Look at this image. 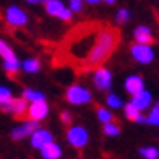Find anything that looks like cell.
<instances>
[{"label":"cell","instance_id":"obj_1","mask_svg":"<svg viewBox=\"0 0 159 159\" xmlns=\"http://www.w3.org/2000/svg\"><path fill=\"white\" fill-rule=\"evenodd\" d=\"M119 46V31L114 28H102L93 39V44L86 54L84 63L88 67H101Z\"/></svg>","mask_w":159,"mask_h":159},{"label":"cell","instance_id":"obj_2","mask_svg":"<svg viewBox=\"0 0 159 159\" xmlns=\"http://www.w3.org/2000/svg\"><path fill=\"white\" fill-rule=\"evenodd\" d=\"M65 99L73 106H83L91 101V91L81 84H73L65 93Z\"/></svg>","mask_w":159,"mask_h":159},{"label":"cell","instance_id":"obj_3","mask_svg":"<svg viewBox=\"0 0 159 159\" xmlns=\"http://www.w3.org/2000/svg\"><path fill=\"white\" fill-rule=\"evenodd\" d=\"M89 140V135H88V130L81 125H73L68 128L67 132V141L71 144L73 148H83L88 144Z\"/></svg>","mask_w":159,"mask_h":159},{"label":"cell","instance_id":"obj_4","mask_svg":"<svg viewBox=\"0 0 159 159\" xmlns=\"http://www.w3.org/2000/svg\"><path fill=\"white\" fill-rule=\"evenodd\" d=\"M130 54H132V57L138 62V63H151L154 60V50L151 49L149 44H138V42H135V44H132V47H130Z\"/></svg>","mask_w":159,"mask_h":159},{"label":"cell","instance_id":"obj_5","mask_svg":"<svg viewBox=\"0 0 159 159\" xmlns=\"http://www.w3.org/2000/svg\"><path fill=\"white\" fill-rule=\"evenodd\" d=\"M0 109H2L3 112L11 114L13 117L21 119L23 115H26L28 106H26V101H25L23 98H10L7 102L0 104Z\"/></svg>","mask_w":159,"mask_h":159},{"label":"cell","instance_id":"obj_6","mask_svg":"<svg viewBox=\"0 0 159 159\" xmlns=\"http://www.w3.org/2000/svg\"><path fill=\"white\" fill-rule=\"evenodd\" d=\"M46 11L50 16H55L62 21H70L71 16H73V13L70 11V8L65 7L63 2H60V0H47L46 2Z\"/></svg>","mask_w":159,"mask_h":159},{"label":"cell","instance_id":"obj_7","mask_svg":"<svg viewBox=\"0 0 159 159\" xmlns=\"http://www.w3.org/2000/svg\"><path fill=\"white\" fill-rule=\"evenodd\" d=\"M5 20L7 23L13 28H21V26H26L28 25V15L16 5H11L7 8L5 11Z\"/></svg>","mask_w":159,"mask_h":159},{"label":"cell","instance_id":"obj_8","mask_svg":"<svg viewBox=\"0 0 159 159\" xmlns=\"http://www.w3.org/2000/svg\"><path fill=\"white\" fill-rule=\"evenodd\" d=\"M93 83L99 91H109L112 86V73L106 67H98L93 73Z\"/></svg>","mask_w":159,"mask_h":159},{"label":"cell","instance_id":"obj_9","mask_svg":"<svg viewBox=\"0 0 159 159\" xmlns=\"http://www.w3.org/2000/svg\"><path fill=\"white\" fill-rule=\"evenodd\" d=\"M26 114H28V117H30V120H36V122L44 120L47 117V114H49V106L46 102V99L31 102L30 107H28V111H26Z\"/></svg>","mask_w":159,"mask_h":159},{"label":"cell","instance_id":"obj_10","mask_svg":"<svg viewBox=\"0 0 159 159\" xmlns=\"http://www.w3.org/2000/svg\"><path fill=\"white\" fill-rule=\"evenodd\" d=\"M38 128H39V122L26 120L21 125H18V127H15L11 130V140H15V141L25 140L26 136H31V133L34 132V130H38Z\"/></svg>","mask_w":159,"mask_h":159},{"label":"cell","instance_id":"obj_11","mask_svg":"<svg viewBox=\"0 0 159 159\" xmlns=\"http://www.w3.org/2000/svg\"><path fill=\"white\" fill-rule=\"evenodd\" d=\"M30 138H31V146L36 148V149H41L42 146H46L47 143L54 141L52 133H50L49 130H46V128H38V130H34V132L31 133Z\"/></svg>","mask_w":159,"mask_h":159},{"label":"cell","instance_id":"obj_12","mask_svg":"<svg viewBox=\"0 0 159 159\" xmlns=\"http://www.w3.org/2000/svg\"><path fill=\"white\" fill-rule=\"evenodd\" d=\"M130 102H132L140 112H143V111H146V109H149V107H151V102H153V96H151L149 91L143 89V91L138 93V94L132 96V101H130Z\"/></svg>","mask_w":159,"mask_h":159},{"label":"cell","instance_id":"obj_13","mask_svg":"<svg viewBox=\"0 0 159 159\" xmlns=\"http://www.w3.org/2000/svg\"><path fill=\"white\" fill-rule=\"evenodd\" d=\"M133 39L135 42H138V44H153L154 41V36H153V31H151L149 26H136L135 31H133Z\"/></svg>","mask_w":159,"mask_h":159},{"label":"cell","instance_id":"obj_14","mask_svg":"<svg viewBox=\"0 0 159 159\" xmlns=\"http://www.w3.org/2000/svg\"><path fill=\"white\" fill-rule=\"evenodd\" d=\"M144 89V81L140 75H130L127 80H125V91L128 94H138L140 91Z\"/></svg>","mask_w":159,"mask_h":159},{"label":"cell","instance_id":"obj_15","mask_svg":"<svg viewBox=\"0 0 159 159\" xmlns=\"http://www.w3.org/2000/svg\"><path fill=\"white\" fill-rule=\"evenodd\" d=\"M124 114L125 117L130 120V122H138V124H146V117L136 109V107L132 104V102H127L124 104Z\"/></svg>","mask_w":159,"mask_h":159},{"label":"cell","instance_id":"obj_16","mask_svg":"<svg viewBox=\"0 0 159 159\" xmlns=\"http://www.w3.org/2000/svg\"><path fill=\"white\" fill-rule=\"evenodd\" d=\"M41 156L44 159H60L62 157V148L55 141H50L46 146L41 148Z\"/></svg>","mask_w":159,"mask_h":159},{"label":"cell","instance_id":"obj_17","mask_svg":"<svg viewBox=\"0 0 159 159\" xmlns=\"http://www.w3.org/2000/svg\"><path fill=\"white\" fill-rule=\"evenodd\" d=\"M21 70L26 71V73H38L41 70V60L39 59H26L21 63Z\"/></svg>","mask_w":159,"mask_h":159},{"label":"cell","instance_id":"obj_18","mask_svg":"<svg viewBox=\"0 0 159 159\" xmlns=\"http://www.w3.org/2000/svg\"><path fill=\"white\" fill-rule=\"evenodd\" d=\"M23 99L26 102H34V101H41V99H46V96L42 94L41 91H36L31 88H26L23 89Z\"/></svg>","mask_w":159,"mask_h":159},{"label":"cell","instance_id":"obj_19","mask_svg":"<svg viewBox=\"0 0 159 159\" xmlns=\"http://www.w3.org/2000/svg\"><path fill=\"white\" fill-rule=\"evenodd\" d=\"M0 57H2L3 60H15L16 55L13 52V49L7 44L3 39H0Z\"/></svg>","mask_w":159,"mask_h":159},{"label":"cell","instance_id":"obj_20","mask_svg":"<svg viewBox=\"0 0 159 159\" xmlns=\"http://www.w3.org/2000/svg\"><path fill=\"white\" fill-rule=\"evenodd\" d=\"M138 153L144 159H157L159 157V149L156 146H144L138 151Z\"/></svg>","mask_w":159,"mask_h":159},{"label":"cell","instance_id":"obj_21","mask_svg":"<svg viewBox=\"0 0 159 159\" xmlns=\"http://www.w3.org/2000/svg\"><path fill=\"white\" fill-rule=\"evenodd\" d=\"M146 124L154 125V127H159V101L153 106V109H151L149 115L146 117Z\"/></svg>","mask_w":159,"mask_h":159},{"label":"cell","instance_id":"obj_22","mask_svg":"<svg viewBox=\"0 0 159 159\" xmlns=\"http://www.w3.org/2000/svg\"><path fill=\"white\" fill-rule=\"evenodd\" d=\"M3 68H5L7 73L15 75L16 71L21 68V63H20L18 59H15V60H3Z\"/></svg>","mask_w":159,"mask_h":159},{"label":"cell","instance_id":"obj_23","mask_svg":"<svg viewBox=\"0 0 159 159\" xmlns=\"http://www.w3.org/2000/svg\"><path fill=\"white\" fill-rule=\"evenodd\" d=\"M106 102L109 107H112V109H122V107H124V101L120 99V96L114 94V93H111V94L107 96Z\"/></svg>","mask_w":159,"mask_h":159},{"label":"cell","instance_id":"obj_24","mask_svg":"<svg viewBox=\"0 0 159 159\" xmlns=\"http://www.w3.org/2000/svg\"><path fill=\"white\" fill-rule=\"evenodd\" d=\"M104 133L107 136H119L120 135V127L117 124H114V122H107V124H104Z\"/></svg>","mask_w":159,"mask_h":159},{"label":"cell","instance_id":"obj_25","mask_svg":"<svg viewBox=\"0 0 159 159\" xmlns=\"http://www.w3.org/2000/svg\"><path fill=\"white\" fill-rule=\"evenodd\" d=\"M130 18H132V13H130V10L120 8V10L117 11V15H115V23H117V25H125Z\"/></svg>","mask_w":159,"mask_h":159},{"label":"cell","instance_id":"obj_26","mask_svg":"<svg viewBox=\"0 0 159 159\" xmlns=\"http://www.w3.org/2000/svg\"><path fill=\"white\" fill-rule=\"evenodd\" d=\"M98 119L102 122V124H107V122H112L114 117H112V112L106 107H99L98 109Z\"/></svg>","mask_w":159,"mask_h":159},{"label":"cell","instance_id":"obj_27","mask_svg":"<svg viewBox=\"0 0 159 159\" xmlns=\"http://www.w3.org/2000/svg\"><path fill=\"white\" fill-rule=\"evenodd\" d=\"M83 0H68V8L71 13H81L83 11Z\"/></svg>","mask_w":159,"mask_h":159},{"label":"cell","instance_id":"obj_28","mask_svg":"<svg viewBox=\"0 0 159 159\" xmlns=\"http://www.w3.org/2000/svg\"><path fill=\"white\" fill-rule=\"evenodd\" d=\"M11 98V91L7 88V86H0V104L7 102Z\"/></svg>","mask_w":159,"mask_h":159},{"label":"cell","instance_id":"obj_29","mask_svg":"<svg viewBox=\"0 0 159 159\" xmlns=\"http://www.w3.org/2000/svg\"><path fill=\"white\" fill-rule=\"evenodd\" d=\"M60 119H62L63 124H70L73 117H71V112H68V111H63V112L60 114Z\"/></svg>","mask_w":159,"mask_h":159},{"label":"cell","instance_id":"obj_30","mask_svg":"<svg viewBox=\"0 0 159 159\" xmlns=\"http://www.w3.org/2000/svg\"><path fill=\"white\" fill-rule=\"evenodd\" d=\"M83 2H86V3H89V5H98L101 0H83Z\"/></svg>","mask_w":159,"mask_h":159},{"label":"cell","instance_id":"obj_31","mask_svg":"<svg viewBox=\"0 0 159 159\" xmlns=\"http://www.w3.org/2000/svg\"><path fill=\"white\" fill-rule=\"evenodd\" d=\"M26 2L30 3V5H38V3H39V0H26Z\"/></svg>","mask_w":159,"mask_h":159},{"label":"cell","instance_id":"obj_32","mask_svg":"<svg viewBox=\"0 0 159 159\" xmlns=\"http://www.w3.org/2000/svg\"><path fill=\"white\" fill-rule=\"evenodd\" d=\"M106 3H109V5H112V3H115V0H104Z\"/></svg>","mask_w":159,"mask_h":159},{"label":"cell","instance_id":"obj_33","mask_svg":"<svg viewBox=\"0 0 159 159\" xmlns=\"http://www.w3.org/2000/svg\"><path fill=\"white\" fill-rule=\"evenodd\" d=\"M47 2V0H39V3H46Z\"/></svg>","mask_w":159,"mask_h":159}]
</instances>
